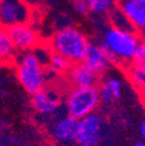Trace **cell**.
Segmentation results:
<instances>
[{
    "label": "cell",
    "instance_id": "obj_1",
    "mask_svg": "<svg viewBox=\"0 0 145 146\" xmlns=\"http://www.w3.org/2000/svg\"><path fill=\"white\" fill-rule=\"evenodd\" d=\"M139 42V35L134 29L110 26L103 31L100 46L106 52L112 65H118L125 68L131 65Z\"/></svg>",
    "mask_w": 145,
    "mask_h": 146
},
{
    "label": "cell",
    "instance_id": "obj_2",
    "mask_svg": "<svg viewBox=\"0 0 145 146\" xmlns=\"http://www.w3.org/2000/svg\"><path fill=\"white\" fill-rule=\"evenodd\" d=\"M87 35L77 26H64L56 30L48 41L51 52L59 53L72 64L82 63L88 45Z\"/></svg>",
    "mask_w": 145,
    "mask_h": 146
},
{
    "label": "cell",
    "instance_id": "obj_3",
    "mask_svg": "<svg viewBox=\"0 0 145 146\" xmlns=\"http://www.w3.org/2000/svg\"><path fill=\"white\" fill-rule=\"evenodd\" d=\"M14 71L17 81L28 94L33 95L45 87V64L35 50L17 54L14 60Z\"/></svg>",
    "mask_w": 145,
    "mask_h": 146
},
{
    "label": "cell",
    "instance_id": "obj_4",
    "mask_svg": "<svg viewBox=\"0 0 145 146\" xmlns=\"http://www.w3.org/2000/svg\"><path fill=\"white\" fill-rule=\"evenodd\" d=\"M101 103L99 89L96 87L73 88L72 87L65 96L66 114L81 119L85 116L96 111Z\"/></svg>",
    "mask_w": 145,
    "mask_h": 146
},
{
    "label": "cell",
    "instance_id": "obj_5",
    "mask_svg": "<svg viewBox=\"0 0 145 146\" xmlns=\"http://www.w3.org/2000/svg\"><path fill=\"white\" fill-rule=\"evenodd\" d=\"M79 119L70 116L69 114L62 115L56 119H52L48 125L49 137L58 145L69 146L76 144L78 133Z\"/></svg>",
    "mask_w": 145,
    "mask_h": 146
},
{
    "label": "cell",
    "instance_id": "obj_6",
    "mask_svg": "<svg viewBox=\"0 0 145 146\" xmlns=\"http://www.w3.org/2000/svg\"><path fill=\"white\" fill-rule=\"evenodd\" d=\"M103 117L96 111L79 119L77 146H98L102 138Z\"/></svg>",
    "mask_w": 145,
    "mask_h": 146
},
{
    "label": "cell",
    "instance_id": "obj_7",
    "mask_svg": "<svg viewBox=\"0 0 145 146\" xmlns=\"http://www.w3.org/2000/svg\"><path fill=\"white\" fill-rule=\"evenodd\" d=\"M15 49L20 52L33 51L40 44V35L29 22H22L7 28Z\"/></svg>",
    "mask_w": 145,
    "mask_h": 146
},
{
    "label": "cell",
    "instance_id": "obj_8",
    "mask_svg": "<svg viewBox=\"0 0 145 146\" xmlns=\"http://www.w3.org/2000/svg\"><path fill=\"white\" fill-rule=\"evenodd\" d=\"M30 12L28 5L22 0H1L0 4V26L8 28L11 26L28 22Z\"/></svg>",
    "mask_w": 145,
    "mask_h": 146
},
{
    "label": "cell",
    "instance_id": "obj_9",
    "mask_svg": "<svg viewBox=\"0 0 145 146\" xmlns=\"http://www.w3.org/2000/svg\"><path fill=\"white\" fill-rule=\"evenodd\" d=\"M30 104L36 114L41 116H51L61 108L62 98L57 90L44 87L31 95Z\"/></svg>",
    "mask_w": 145,
    "mask_h": 146
},
{
    "label": "cell",
    "instance_id": "obj_10",
    "mask_svg": "<svg viewBox=\"0 0 145 146\" xmlns=\"http://www.w3.org/2000/svg\"><path fill=\"white\" fill-rule=\"evenodd\" d=\"M116 7L135 31L145 29V0H117Z\"/></svg>",
    "mask_w": 145,
    "mask_h": 146
},
{
    "label": "cell",
    "instance_id": "obj_11",
    "mask_svg": "<svg viewBox=\"0 0 145 146\" xmlns=\"http://www.w3.org/2000/svg\"><path fill=\"white\" fill-rule=\"evenodd\" d=\"M65 76L67 82L73 88L96 87L100 84V76L93 72L85 63L72 64L71 68Z\"/></svg>",
    "mask_w": 145,
    "mask_h": 146
},
{
    "label": "cell",
    "instance_id": "obj_12",
    "mask_svg": "<svg viewBox=\"0 0 145 146\" xmlns=\"http://www.w3.org/2000/svg\"><path fill=\"white\" fill-rule=\"evenodd\" d=\"M93 72H95L98 76H103L112 66L109 59H108L106 52L100 46V44L90 43L86 51L84 62Z\"/></svg>",
    "mask_w": 145,
    "mask_h": 146
},
{
    "label": "cell",
    "instance_id": "obj_13",
    "mask_svg": "<svg viewBox=\"0 0 145 146\" xmlns=\"http://www.w3.org/2000/svg\"><path fill=\"white\" fill-rule=\"evenodd\" d=\"M16 52L13 41L7 31V28L0 26V65H8L14 63Z\"/></svg>",
    "mask_w": 145,
    "mask_h": 146
},
{
    "label": "cell",
    "instance_id": "obj_14",
    "mask_svg": "<svg viewBox=\"0 0 145 146\" xmlns=\"http://www.w3.org/2000/svg\"><path fill=\"white\" fill-rule=\"evenodd\" d=\"M72 63L65 58L64 56L56 52H51L49 54V60L47 64V70L52 73H61V74H66L69 70L71 68Z\"/></svg>",
    "mask_w": 145,
    "mask_h": 146
},
{
    "label": "cell",
    "instance_id": "obj_15",
    "mask_svg": "<svg viewBox=\"0 0 145 146\" xmlns=\"http://www.w3.org/2000/svg\"><path fill=\"white\" fill-rule=\"evenodd\" d=\"M89 12L95 15H109L116 6L117 0H87Z\"/></svg>",
    "mask_w": 145,
    "mask_h": 146
},
{
    "label": "cell",
    "instance_id": "obj_16",
    "mask_svg": "<svg viewBox=\"0 0 145 146\" xmlns=\"http://www.w3.org/2000/svg\"><path fill=\"white\" fill-rule=\"evenodd\" d=\"M125 71H126L128 79L138 92L143 88H145V73L142 70H139L138 67L131 64L128 67H125Z\"/></svg>",
    "mask_w": 145,
    "mask_h": 146
},
{
    "label": "cell",
    "instance_id": "obj_17",
    "mask_svg": "<svg viewBox=\"0 0 145 146\" xmlns=\"http://www.w3.org/2000/svg\"><path fill=\"white\" fill-rule=\"evenodd\" d=\"M100 84H102L108 90H109L115 100L121 98L122 89H123V84L118 78H116V77H107Z\"/></svg>",
    "mask_w": 145,
    "mask_h": 146
},
{
    "label": "cell",
    "instance_id": "obj_18",
    "mask_svg": "<svg viewBox=\"0 0 145 146\" xmlns=\"http://www.w3.org/2000/svg\"><path fill=\"white\" fill-rule=\"evenodd\" d=\"M131 64L145 73V40H140Z\"/></svg>",
    "mask_w": 145,
    "mask_h": 146
},
{
    "label": "cell",
    "instance_id": "obj_19",
    "mask_svg": "<svg viewBox=\"0 0 145 146\" xmlns=\"http://www.w3.org/2000/svg\"><path fill=\"white\" fill-rule=\"evenodd\" d=\"M73 8L79 15H82V16L90 13L87 0H73Z\"/></svg>",
    "mask_w": 145,
    "mask_h": 146
},
{
    "label": "cell",
    "instance_id": "obj_20",
    "mask_svg": "<svg viewBox=\"0 0 145 146\" xmlns=\"http://www.w3.org/2000/svg\"><path fill=\"white\" fill-rule=\"evenodd\" d=\"M139 135L143 140H145V119H143L139 124Z\"/></svg>",
    "mask_w": 145,
    "mask_h": 146
},
{
    "label": "cell",
    "instance_id": "obj_21",
    "mask_svg": "<svg viewBox=\"0 0 145 146\" xmlns=\"http://www.w3.org/2000/svg\"><path fill=\"white\" fill-rule=\"evenodd\" d=\"M139 95H140V100L145 107V88H143L142 90H139Z\"/></svg>",
    "mask_w": 145,
    "mask_h": 146
},
{
    "label": "cell",
    "instance_id": "obj_22",
    "mask_svg": "<svg viewBox=\"0 0 145 146\" xmlns=\"http://www.w3.org/2000/svg\"><path fill=\"white\" fill-rule=\"evenodd\" d=\"M134 146H145V140H138L134 144Z\"/></svg>",
    "mask_w": 145,
    "mask_h": 146
},
{
    "label": "cell",
    "instance_id": "obj_23",
    "mask_svg": "<svg viewBox=\"0 0 145 146\" xmlns=\"http://www.w3.org/2000/svg\"><path fill=\"white\" fill-rule=\"evenodd\" d=\"M138 35H139V37H140V40H145V29L140 30V31L138 33Z\"/></svg>",
    "mask_w": 145,
    "mask_h": 146
},
{
    "label": "cell",
    "instance_id": "obj_24",
    "mask_svg": "<svg viewBox=\"0 0 145 146\" xmlns=\"http://www.w3.org/2000/svg\"><path fill=\"white\" fill-rule=\"evenodd\" d=\"M0 146H7V143L3 138H0Z\"/></svg>",
    "mask_w": 145,
    "mask_h": 146
}]
</instances>
